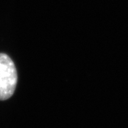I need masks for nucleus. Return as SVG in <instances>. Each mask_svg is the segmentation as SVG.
<instances>
[{
  "label": "nucleus",
  "mask_w": 128,
  "mask_h": 128,
  "mask_svg": "<svg viewBox=\"0 0 128 128\" xmlns=\"http://www.w3.org/2000/svg\"><path fill=\"white\" fill-rule=\"evenodd\" d=\"M18 81L16 67L6 54L0 53V100L8 99L13 95Z\"/></svg>",
  "instance_id": "nucleus-1"
}]
</instances>
